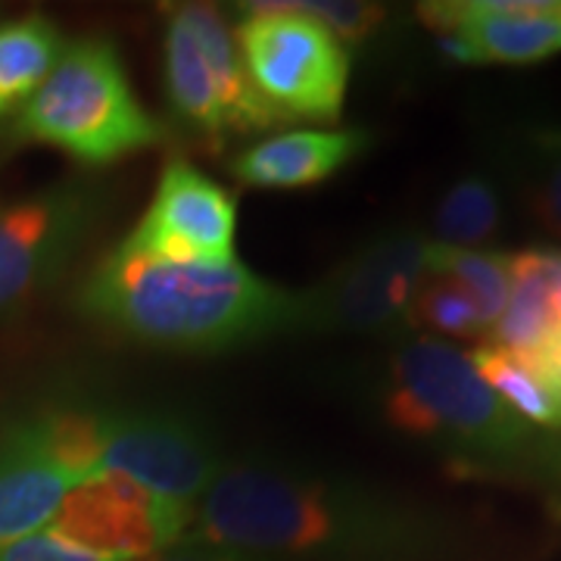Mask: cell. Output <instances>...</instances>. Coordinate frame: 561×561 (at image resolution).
<instances>
[{"label":"cell","instance_id":"obj_1","mask_svg":"<svg viewBox=\"0 0 561 561\" xmlns=\"http://www.w3.org/2000/svg\"><path fill=\"white\" fill-rule=\"evenodd\" d=\"M181 542L268 561H415L434 522L378 486L290 461H225Z\"/></svg>","mask_w":561,"mask_h":561},{"label":"cell","instance_id":"obj_2","mask_svg":"<svg viewBox=\"0 0 561 561\" xmlns=\"http://www.w3.org/2000/svg\"><path fill=\"white\" fill-rule=\"evenodd\" d=\"M84 319L172 353H228L300 331V294L231 262H169L122 238L84 275Z\"/></svg>","mask_w":561,"mask_h":561},{"label":"cell","instance_id":"obj_3","mask_svg":"<svg viewBox=\"0 0 561 561\" xmlns=\"http://www.w3.org/2000/svg\"><path fill=\"white\" fill-rule=\"evenodd\" d=\"M381 419L409 440L427 443L461 465H540L542 440L481 381L468 353L437 337L402 341L378 381Z\"/></svg>","mask_w":561,"mask_h":561},{"label":"cell","instance_id":"obj_4","mask_svg":"<svg viewBox=\"0 0 561 561\" xmlns=\"http://www.w3.org/2000/svg\"><path fill=\"white\" fill-rule=\"evenodd\" d=\"M16 131L84 165H110L165 138L138 101L116 44L103 35L62 47L50 76L20 110Z\"/></svg>","mask_w":561,"mask_h":561},{"label":"cell","instance_id":"obj_5","mask_svg":"<svg viewBox=\"0 0 561 561\" xmlns=\"http://www.w3.org/2000/svg\"><path fill=\"white\" fill-rule=\"evenodd\" d=\"M238 50L260 98L287 122L341 116L350 54L324 25L294 3H241Z\"/></svg>","mask_w":561,"mask_h":561},{"label":"cell","instance_id":"obj_6","mask_svg":"<svg viewBox=\"0 0 561 561\" xmlns=\"http://www.w3.org/2000/svg\"><path fill=\"white\" fill-rule=\"evenodd\" d=\"M431 241L415 231H387L334 265L300 294V331L405 337L412 334V302L427 278Z\"/></svg>","mask_w":561,"mask_h":561},{"label":"cell","instance_id":"obj_7","mask_svg":"<svg viewBox=\"0 0 561 561\" xmlns=\"http://www.w3.org/2000/svg\"><path fill=\"white\" fill-rule=\"evenodd\" d=\"M101 471L197 508L221 471V449L206 424L160 405H94Z\"/></svg>","mask_w":561,"mask_h":561},{"label":"cell","instance_id":"obj_8","mask_svg":"<svg viewBox=\"0 0 561 561\" xmlns=\"http://www.w3.org/2000/svg\"><path fill=\"white\" fill-rule=\"evenodd\" d=\"M103 213L106 191L88 181H60L0 206V324L60 278Z\"/></svg>","mask_w":561,"mask_h":561},{"label":"cell","instance_id":"obj_9","mask_svg":"<svg viewBox=\"0 0 561 561\" xmlns=\"http://www.w3.org/2000/svg\"><path fill=\"white\" fill-rule=\"evenodd\" d=\"M194 508L162 500L116 471L79 483L66 493L44 530L113 561H140L179 546Z\"/></svg>","mask_w":561,"mask_h":561},{"label":"cell","instance_id":"obj_10","mask_svg":"<svg viewBox=\"0 0 561 561\" xmlns=\"http://www.w3.org/2000/svg\"><path fill=\"white\" fill-rule=\"evenodd\" d=\"M238 203L181 157L165 160L153 201L125 234L138 253L169 262H231Z\"/></svg>","mask_w":561,"mask_h":561},{"label":"cell","instance_id":"obj_11","mask_svg":"<svg viewBox=\"0 0 561 561\" xmlns=\"http://www.w3.org/2000/svg\"><path fill=\"white\" fill-rule=\"evenodd\" d=\"M419 20L456 62H540L561 50V0L421 3Z\"/></svg>","mask_w":561,"mask_h":561},{"label":"cell","instance_id":"obj_12","mask_svg":"<svg viewBox=\"0 0 561 561\" xmlns=\"http://www.w3.org/2000/svg\"><path fill=\"white\" fill-rule=\"evenodd\" d=\"M79 483L47 449L32 415L10 421L0 431V549L44 530Z\"/></svg>","mask_w":561,"mask_h":561},{"label":"cell","instance_id":"obj_13","mask_svg":"<svg viewBox=\"0 0 561 561\" xmlns=\"http://www.w3.org/2000/svg\"><path fill=\"white\" fill-rule=\"evenodd\" d=\"M362 128H300L256 140L231 160L234 179L260 191H300L334 179L368 150Z\"/></svg>","mask_w":561,"mask_h":561},{"label":"cell","instance_id":"obj_14","mask_svg":"<svg viewBox=\"0 0 561 561\" xmlns=\"http://www.w3.org/2000/svg\"><path fill=\"white\" fill-rule=\"evenodd\" d=\"M184 25L191 28V35L201 47L203 60L209 66V76L216 84V98L221 106V119L228 135H253L265 131L284 122L275 116V110L262 101L260 91L253 88V81L247 76L238 50L234 32L225 20L219 7L213 3H181L175 7Z\"/></svg>","mask_w":561,"mask_h":561},{"label":"cell","instance_id":"obj_15","mask_svg":"<svg viewBox=\"0 0 561 561\" xmlns=\"http://www.w3.org/2000/svg\"><path fill=\"white\" fill-rule=\"evenodd\" d=\"M162 79H165V98L175 113V119L203 138L213 150H219L221 140L228 138L225 119H221L216 84L209 76V66L203 60L201 47L184 25L179 10L172 7L165 13V32H162Z\"/></svg>","mask_w":561,"mask_h":561},{"label":"cell","instance_id":"obj_16","mask_svg":"<svg viewBox=\"0 0 561 561\" xmlns=\"http://www.w3.org/2000/svg\"><path fill=\"white\" fill-rule=\"evenodd\" d=\"M481 381L500 397L515 415L534 427L561 431V383L542 368L540 362L508 353L502 346H478L468 353Z\"/></svg>","mask_w":561,"mask_h":561},{"label":"cell","instance_id":"obj_17","mask_svg":"<svg viewBox=\"0 0 561 561\" xmlns=\"http://www.w3.org/2000/svg\"><path fill=\"white\" fill-rule=\"evenodd\" d=\"M62 54L60 28L41 13L0 25V119L25 106Z\"/></svg>","mask_w":561,"mask_h":561},{"label":"cell","instance_id":"obj_18","mask_svg":"<svg viewBox=\"0 0 561 561\" xmlns=\"http://www.w3.org/2000/svg\"><path fill=\"white\" fill-rule=\"evenodd\" d=\"M427 275L456 280L474 300L486 331L500 321L508 306V297H512V256H505V253L459 250V247H443V243L431 241Z\"/></svg>","mask_w":561,"mask_h":561},{"label":"cell","instance_id":"obj_19","mask_svg":"<svg viewBox=\"0 0 561 561\" xmlns=\"http://www.w3.org/2000/svg\"><path fill=\"white\" fill-rule=\"evenodd\" d=\"M502 225V201L496 184L483 175L459 179L434 209V243L478 250L493 241Z\"/></svg>","mask_w":561,"mask_h":561},{"label":"cell","instance_id":"obj_20","mask_svg":"<svg viewBox=\"0 0 561 561\" xmlns=\"http://www.w3.org/2000/svg\"><path fill=\"white\" fill-rule=\"evenodd\" d=\"M412 331H427L431 337H453V341H481L486 337V324L474 300L461 290L456 280L427 275L412 302Z\"/></svg>","mask_w":561,"mask_h":561},{"label":"cell","instance_id":"obj_21","mask_svg":"<svg viewBox=\"0 0 561 561\" xmlns=\"http://www.w3.org/2000/svg\"><path fill=\"white\" fill-rule=\"evenodd\" d=\"M524 191L534 216L561 238V131H537L524 153Z\"/></svg>","mask_w":561,"mask_h":561},{"label":"cell","instance_id":"obj_22","mask_svg":"<svg viewBox=\"0 0 561 561\" xmlns=\"http://www.w3.org/2000/svg\"><path fill=\"white\" fill-rule=\"evenodd\" d=\"M309 20L324 25L341 44H368L381 35L387 10L378 3H341V0H319V3H294Z\"/></svg>","mask_w":561,"mask_h":561},{"label":"cell","instance_id":"obj_23","mask_svg":"<svg viewBox=\"0 0 561 561\" xmlns=\"http://www.w3.org/2000/svg\"><path fill=\"white\" fill-rule=\"evenodd\" d=\"M0 561H113L94 556V552H84L72 542L54 537L50 530H38L25 540L10 542L0 549Z\"/></svg>","mask_w":561,"mask_h":561},{"label":"cell","instance_id":"obj_24","mask_svg":"<svg viewBox=\"0 0 561 561\" xmlns=\"http://www.w3.org/2000/svg\"><path fill=\"white\" fill-rule=\"evenodd\" d=\"M140 561H268L260 556H247V552H234V549H219V546H201V542H179L165 552H157L150 559Z\"/></svg>","mask_w":561,"mask_h":561},{"label":"cell","instance_id":"obj_25","mask_svg":"<svg viewBox=\"0 0 561 561\" xmlns=\"http://www.w3.org/2000/svg\"><path fill=\"white\" fill-rule=\"evenodd\" d=\"M546 371H549V368H546ZM549 375H552V378H556V381L561 383V368H556V371H549Z\"/></svg>","mask_w":561,"mask_h":561}]
</instances>
